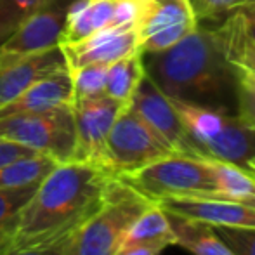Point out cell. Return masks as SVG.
<instances>
[{"label": "cell", "mask_w": 255, "mask_h": 255, "mask_svg": "<svg viewBox=\"0 0 255 255\" xmlns=\"http://www.w3.org/2000/svg\"><path fill=\"white\" fill-rule=\"evenodd\" d=\"M142 64L168 99L236 115L238 70L228 59L221 26H196L172 47L142 52Z\"/></svg>", "instance_id": "1"}, {"label": "cell", "mask_w": 255, "mask_h": 255, "mask_svg": "<svg viewBox=\"0 0 255 255\" xmlns=\"http://www.w3.org/2000/svg\"><path fill=\"white\" fill-rule=\"evenodd\" d=\"M144 75L142 52L139 51L128 54V56L108 64L104 94L124 104H128Z\"/></svg>", "instance_id": "18"}, {"label": "cell", "mask_w": 255, "mask_h": 255, "mask_svg": "<svg viewBox=\"0 0 255 255\" xmlns=\"http://www.w3.org/2000/svg\"><path fill=\"white\" fill-rule=\"evenodd\" d=\"M125 106L127 104L106 94L73 101L71 108H73L75 132H77L73 161H85L104 168L108 135L117 117Z\"/></svg>", "instance_id": "8"}, {"label": "cell", "mask_w": 255, "mask_h": 255, "mask_svg": "<svg viewBox=\"0 0 255 255\" xmlns=\"http://www.w3.org/2000/svg\"><path fill=\"white\" fill-rule=\"evenodd\" d=\"M118 179L153 203L170 196L217 195L205 156L172 153L134 172L118 175Z\"/></svg>", "instance_id": "5"}, {"label": "cell", "mask_w": 255, "mask_h": 255, "mask_svg": "<svg viewBox=\"0 0 255 255\" xmlns=\"http://www.w3.org/2000/svg\"><path fill=\"white\" fill-rule=\"evenodd\" d=\"M198 26L189 0H149L139 23L141 52H158L172 47Z\"/></svg>", "instance_id": "10"}, {"label": "cell", "mask_w": 255, "mask_h": 255, "mask_svg": "<svg viewBox=\"0 0 255 255\" xmlns=\"http://www.w3.org/2000/svg\"><path fill=\"white\" fill-rule=\"evenodd\" d=\"M168 215L207 222L210 226L255 228V198L235 196H170L158 200Z\"/></svg>", "instance_id": "9"}, {"label": "cell", "mask_w": 255, "mask_h": 255, "mask_svg": "<svg viewBox=\"0 0 255 255\" xmlns=\"http://www.w3.org/2000/svg\"><path fill=\"white\" fill-rule=\"evenodd\" d=\"M146 242H168L170 245H175V235L172 231L168 214L156 203L149 205L132 222L127 235H125L122 247L135 245V243H146Z\"/></svg>", "instance_id": "20"}, {"label": "cell", "mask_w": 255, "mask_h": 255, "mask_svg": "<svg viewBox=\"0 0 255 255\" xmlns=\"http://www.w3.org/2000/svg\"><path fill=\"white\" fill-rule=\"evenodd\" d=\"M113 174L85 161H64L44 177L21 208L10 249L63 243L101 208Z\"/></svg>", "instance_id": "2"}, {"label": "cell", "mask_w": 255, "mask_h": 255, "mask_svg": "<svg viewBox=\"0 0 255 255\" xmlns=\"http://www.w3.org/2000/svg\"><path fill=\"white\" fill-rule=\"evenodd\" d=\"M231 14H236V12H231ZM238 16H240V23H242L245 33L255 42V17L243 16V14H238Z\"/></svg>", "instance_id": "32"}, {"label": "cell", "mask_w": 255, "mask_h": 255, "mask_svg": "<svg viewBox=\"0 0 255 255\" xmlns=\"http://www.w3.org/2000/svg\"><path fill=\"white\" fill-rule=\"evenodd\" d=\"M106 73H108V64H101V63L87 64V66H82L75 71H70L71 80H73V101L96 98V96L104 94V89H106Z\"/></svg>", "instance_id": "24"}, {"label": "cell", "mask_w": 255, "mask_h": 255, "mask_svg": "<svg viewBox=\"0 0 255 255\" xmlns=\"http://www.w3.org/2000/svg\"><path fill=\"white\" fill-rule=\"evenodd\" d=\"M47 0H0V47Z\"/></svg>", "instance_id": "25"}, {"label": "cell", "mask_w": 255, "mask_h": 255, "mask_svg": "<svg viewBox=\"0 0 255 255\" xmlns=\"http://www.w3.org/2000/svg\"><path fill=\"white\" fill-rule=\"evenodd\" d=\"M172 153L160 135L127 104L108 135L104 168L118 177Z\"/></svg>", "instance_id": "7"}, {"label": "cell", "mask_w": 255, "mask_h": 255, "mask_svg": "<svg viewBox=\"0 0 255 255\" xmlns=\"http://www.w3.org/2000/svg\"><path fill=\"white\" fill-rule=\"evenodd\" d=\"M70 71L87 64H111L141 51V38L135 26L104 28L73 44L59 45Z\"/></svg>", "instance_id": "13"}, {"label": "cell", "mask_w": 255, "mask_h": 255, "mask_svg": "<svg viewBox=\"0 0 255 255\" xmlns=\"http://www.w3.org/2000/svg\"><path fill=\"white\" fill-rule=\"evenodd\" d=\"M63 68L68 66L59 45L28 54L0 52V108L19 98L40 78Z\"/></svg>", "instance_id": "12"}, {"label": "cell", "mask_w": 255, "mask_h": 255, "mask_svg": "<svg viewBox=\"0 0 255 255\" xmlns=\"http://www.w3.org/2000/svg\"><path fill=\"white\" fill-rule=\"evenodd\" d=\"M249 168L255 174V158H254V160H250V161H249Z\"/></svg>", "instance_id": "34"}, {"label": "cell", "mask_w": 255, "mask_h": 255, "mask_svg": "<svg viewBox=\"0 0 255 255\" xmlns=\"http://www.w3.org/2000/svg\"><path fill=\"white\" fill-rule=\"evenodd\" d=\"M128 106L160 135L161 141L174 153L198 156L174 104L146 75L139 82Z\"/></svg>", "instance_id": "11"}, {"label": "cell", "mask_w": 255, "mask_h": 255, "mask_svg": "<svg viewBox=\"0 0 255 255\" xmlns=\"http://www.w3.org/2000/svg\"><path fill=\"white\" fill-rule=\"evenodd\" d=\"M228 59L236 68L255 77V42L245 33L238 14H228L221 24Z\"/></svg>", "instance_id": "22"}, {"label": "cell", "mask_w": 255, "mask_h": 255, "mask_svg": "<svg viewBox=\"0 0 255 255\" xmlns=\"http://www.w3.org/2000/svg\"><path fill=\"white\" fill-rule=\"evenodd\" d=\"M214 229L236 255H255V228L215 226Z\"/></svg>", "instance_id": "27"}, {"label": "cell", "mask_w": 255, "mask_h": 255, "mask_svg": "<svg viewBox=\"0 0 255 255\" xmlns=\"http://www.w3.org/2000/svg\"><path fill=\"white\" fill-rule=\"evenodd\" d=\"M71 104H73V80L68 68H63L40 78L19 98L0 108V117L17 113H42Z\"/></svg>", "instance_id": "15"}, {"label": "cell", "mask_w": 255, "mask_h": 255, "mask_svg": "<svg viewBox=\"0 0 255 255\" xmlns=\"http://www.w3.org/2000/svg\"><path fill=\"white\" fill-rule=\"evenodd\" d=\"M56 165L57 161L54 158L42 153L19 158L0 168V189H19L40 184Z\"/></svg>", "instance_id": "19"}, {"label": "cell", "mask_w": 255, "mask_h": 255, "mask_svg": "<svg viewBox=\"0 0 255 255\" xmlns=\"http://www.w3.org/2000/svg\"><path fill=\"white\" fill-rule=\"evenodd\" d=\"M167 247H170L168 242H146L135 243V245L122 247L117 255H160Z\"/></svg>", "instance_id": "30"}, {"label": "cell", "mask_w": 255, "mask_h": 255, "mask_svg": "<svg viewBox=\"0 0 255 255\" xmlns=\"http://www.w3.org/2000/svg\"><path fill=\"white\" fill-rule=\"evenodd\" d=\"M118 0H77L70 7L59 45L73 44L104 28H113Z\"/></svg>", "instance_id": "16"}, {"label": "cell", "mask_w": 255, "mask_h": 255, "mask_svg": "<svg viewBox=\"0 0 255 255\" xmlns=\"http://www.w3.org/2000/svg\"><path fill=\"white\" fill-rule=\"evenodd\" d=\"M238 70V108L236 115L255 130V77Z\"/></svg>", "instance_id": "26"}, {"label": "cell", "mask_w": 255, "mask_h": 255, "mask_svg": "<svg viewBox=\"0 0 255 255\" xmlns=\"http://www.w3.org/2000/svg\"><path fill=\"white\" fill-rule=\"evenodd\" d=\"M37 186H26L19 189H0V255L10 250L17 215L31 198Z\"/></svg>", "instance_id": "23"}, {"label": "cell", "mask_w": 255, "mask_h": 255, "mask_svg": "<svg viewBox=\"0 0 255 255\" xmlns=\"http://www.w3.org/2000/svg\"><path fill=\"white\" fill-rule=\"evenodd\" d=\"M153 205L115 177L98 212L64 242V255H117L132 222Z\"/></svg>", "instance_id": "4"}, {"label": "cell", "mask_w": 255, "mask_h": 255, "mask_svg": "<svg viewBox=\"0 0 255 255\" xmlns=\"http://www.w3.org/2000/svg\"><path fill=\"white\" fill-rule=\"evenodd\" d=\"M189 2L200 23V21H217L219 17L226 19L228 14L242 3V0H189Z\"/></svg>", "instance_id": "28"}, {"label": "cell", "mask_w": 255, "mask_h": 255, "mask_svg": "<svg viewBox=\"0 0 255 255\" xmlns=\"http://www.w3.org/2000/svg\"><path fill=\"white\" fill-rule=\"evenodd\" d=\"M207 158V156H205ZM214 175L217 195L235 198H255V174L228 161L207 158Z\"/></svg>", "instance_id": "21"}, {"label": "cell", "mask_w": 255, "mask_h": 255, "mask_svg": "<svg viewBox=\"0 0 255 255\" xmlns=\"http://www.w3.org/2000/svg\"><path fill=\"white\" fill-rule=\"evenodd\" d=\"M33 154H37L35 149L28 148L24 144H19L16 141H10V139L0 137V168L19 160V158L33 156Z\"/></svg>", "instance_id": "29"}, {"label": "cell", "mask_w": 255, "mask_h": 255, "mask_svg": "<svg viewBox=\"0 0 255 255\" xmlns=\"http://www.w3.org/2000/svg\"><path fill=\"white\" fill-rule=\"evenodd\" d=\"M2 255H64V242L52 243L45 247H30V249H10Z\"/></svg>", "instance_id": "31"}, {"label": "cell", "mask_w": 255, "mask_h": 255, "mask_svg": "<svg viewBox=\"0 0 255 255\" xmlns=\"http://www.w3.org/2000/svg\"><path fill=\"white\" fill-rule=\"evenodd\" d=\"M198 156L249 168L255 158V130L238 115L170 99Z\"/></svg>", "instance_id": "3"}, {"label": "cell", "mask_w": 255, "mask_h": 255, "mask_svg": "<svg viewBox=\"0 0 255 255\" xmlns=\"http://www.w3.org/2000/svg\"><path fill=\"white\" fill-rule=\"evenodd\" d=\"M175 245L182 247L193 255H236L215 233L214 226L193 219L168 215Z\"/></svg>", "instance_id": "17"}, {"label": "cell", "mask_w": 255, "mask_h": 255, "mask_svg": "<svg viewBox=\"0 0 255 255\" xmlns=\"http://www.w3.org/2000/svg\"><path fill=\"white\" fill-rule=\"evenodd\" d=\"M77 0H47L0 47V52L28 54L59 45L70 7Z\"/></svg>", "instance_id": "14"}, {"label": "cell", "mask_w": 255, "mask_h": 255, "mask_svg": "<svg viewBox=\"0 0 255 255\" xmlns=\"http://www.w3.org/2000/svg\"><path fill=\"white\" fill-rule=\"evenodd\" d=\"M233 12L255 17V0H242V3H240V5L233 10ZM229 14H231V12H229Z\"/></svg>", "instance_id": "33"}, {"label": "cell", "mask_w": 255, "mask_h": 255, "mask_svg": "<svg viewBox=\"0 0 255 255\" xmlns=\"http://www.w3.org/2000/svg\"><path fill=\"white\" fill-rule=\"evenodd\" d=\"M0 137L47 154L57 163L73 161L77 132L73 108L63 106L42 113H17L0 117Z\"/></svg>", "instance_id": "6"}]
</instances>
